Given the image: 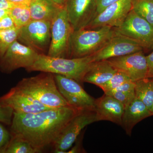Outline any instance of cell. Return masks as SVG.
Segmentation results:
<instances>
[{
  "instance_id": "ba28073f",
  "label": "cell",
  "mask_w": 153,
  "mask_h": 153,
  "mask_svg": "<svg viewBox=\"0 0 153 153\" xmlns=\"http://www.w3.org/2000/svg\"><path fill=\"white\" fill-rule=\"evenodd\" d=\"M57 88L70 106L79 110H94L95 100L74 79L54 74Z\"/></svg>"
},
{
  "instance_id": "4dcf8cb0",
  "label": "cell",
  "mask_w": 153,
  "mask_h": 153,
  "mask_svg": "<svg viewBox=\"0 0 153 153\" xmlns=\"http://www.w3.org/2000/svg\"><path fill=\"white\" fill-rule=\"evenodd\" d=\"M152 51L147 56H146L148 66L147 78L153 79V46Z\"/></svg>"
},
{
  "instance_id": "ac0fdd59",
  "label": "cell",
  "mask_w": 153,
  "mask_h": 153,
  "mask_svg": "<svg viewBox=\"0 0 153 153\" xmlns=\"http://www.w3.org/2000/svg\"><path fill=\"white\" fill-rule=\"evenodd\" d=\"M117 70L107 60L94 62L83 78V82L101 86L113 76Z\"/></svg>"
},
{
  "instance_id": "e575fe53",
  "label": "cell",
  "mask_w": 153,
  "mask_h": 153,
  "mask_svg": "<svg viewBox=\"0 0 153 153\" xmlns=\"http://www.w3.org/2000/svg\"><path fill=\"white\" fill-rule=\"evenodd\" d=\"M53 1L58 5L62 7H64V4L66 1V0H53Z\"/></svg>"
},
{
  "instance_id": "9a60e30c",
  "label": "cell",
  "mask_w": 153,
  "mask_h": 153,
  "mask_svg": "<svg viewBox=\"0 0 153 153\" xmlns=\"http://www.w3.org/2000/svg\"><path fill=\"white\" fill-rule=\"evenodd\" d=\"M0 105L9 107L14 112L20 114L37 113L53 108L42 104L15 86L0 97Z\"/></svg>"
},
{
  "instance_id": "1f68e13d",
  "label": "cell",
  "mask_w": 153,
  "mask_h": 153,
  "mask_svg": "<svg viewBox=\"0 0 153 153\" xmlns=\"http://www.w3.org/2000/svg\"><path fill=\"white\" fill-rule=\"evenodd\" d=\"M15 5L10 2L8 0H0V9L10 10Z\"/></svg>"
},
{
  "instance_id": "8992f818",
  "label": "cell",
  "mask_w": 153,
  "mask_h": 153,
  "mask_svg": "<svg viewBox=\"0 0 153 153\" xmlns=\"http://www.w3.org/2000/svg\"><path fill=\"white\" fill-rule=\"evenodd\" d=\"M51 39V22L32 20L19 28L17 40L39 54L47 55Z\"/></svg>"
},
{
  "instance_id": "52a82bcc",
  "label": "cell",
  "mask_w": 153,
  "mask_h": 153,
  "mask_svg": "<svg viewBox=\"0 0 153 153\" xmlns=\"http://www.w3.org/2000/svg\"><path fill=\"white\" fill-rule=\"evenodd\" d=\"M94 110H79L68 123L52 146L55 153H64L71 147L85 127L96 122Z\"/></svg>"
},
{
  "instance_id": "6da1fadb",
  "label": "cell",
  "mask_w": 153,
  "mask_h": 153,
  "mask_svg": "<svg viewBox=\"0 0 153 153\" xmlns=\"http://www.w3.org/2000/svg\"><path fill=\"white\" fill-rule=\"evenodd\" d=\"M79 111L68 106L35 114L14 112L11 134L22 137L41 152L44 148L53 143Z\"/></svg>"
},
{
  "instance_id": "7402d4cb",
  "label": "cell",
  "mask_w": 153,
  "mask_h": 153,
  "mask_svg": "<svg viewBox=\"0 0 153 153\" xmlns=\"http://www.w3.org/2000/svg\"><path fill=\"white\" fill-rule=\"evenodd\" d=\"M39 153L31 144L22 137L11 134V137L0 153Z\"/></svg>"
},
{
  "instance_id": "8fae6325",
  "label": "cell",
  "mask_w": 153,
  "mask_h": 153,
  "mask_svg": "<svg viewBox=\"0 0 153 153\" xmlns=\"http://www.w3.org/2000/svg\"><path fill=\"white\" fill-rule=\"evenodd\" d=\"M107 60L118 71L126 74L133 82L147 78V63L144 51L113 57Z\"/></svg>"
},
{
  "instance_id": "3957f363",
  "label": "cell",
  "mask_w": 153,
  "mask_h": 153,
  "mask_svg": "<svg viewBox=\"0 0 153 153\" xmlns=\"http://www.w3.org/2000/svg\"><path fill=\"white\" fill-rule=\"evenodd\" d=\"M15 87L49 107L71 106L59 92L52 73L41 72L36 76L23 78Z\"/></svg>"
},
{
  "instance_id": "30bf717a",
  "label": "cell",
  "mask_w": 153,
  "mask_h": 153,
  "mask_svg": "<svg viewBox=\"0 0 153 153\" xmlns=\"http://www.w3.org/2000/svg\"><path fill=\"white\" fill-rule=\"evenodd\" d=\"M39 53L17 40L14 41L0 60V70L10 74L20 68L25 69L33 66Z\"/></svg>"
},
{
  "instance_id": "277c9868",
  "label": "cell",
  "mask_w": 153,
  "mask_h": 153,
  "mask_svg": "<svg viewBox=\"0 0 153 153\" xmlns=\"http://www.w3.org/2000/svg\"><path fill=\"white\" fill-rule=\"evenodd\" d=\"M117 34L115 28L109 26L74 30L70 39V58L93 55Z\"/></svg>"
},
{
  "instance_id": "836d02e7",
  "label": "cell",
  "mask_w": 153,
  "mask_h": 153,
  "mask_svg": "<svg viewBox=\"0 0 153 153\" xmlns=\"http://www.w3.org/2000/svg\"><path fill=\"white\" fill-rule=\"evenodd\" d=\"M10 13V10L0 9V19Z\"/></svg>"
},
{
  "instance_id": "44dd1931",
  "label": "cell",
  "mask_w": 153,
  "mask_h": 153,
  "mask_svg": "<svg viewBox=\"0 0 153 153\" xmlns=\"http://www.w3.org/2000/svg\"><path fill=\"white\" fill-rule=\"evenodd\" d=\"M135 82L131 80L125 82L118 87L105 94L111 96L116 99L125 108L135 98Z\"/></svg>"
},
{
  "instance_id": "d590c367",
  "label": "cell",
  "mask_w": 153,
  "mask_h": 153,
  "mask_svg": "<svg viewBox=\"0 0 153 153\" xmlns=\"http://www.w3.org/2000/svg\"><path fill=\"white\" fill-rule=\"evenodd\" d=\"M150 111L151 114H152V116L153 115V103L152 104V107H151L150 109Z\"/></svg>"
},
{
  "instance_id": "7c38bea8",
  "label": "cell",
  "mask_w": 153,
  "mask_h": 153,
  "mask_svg": "<svg viewBox=\"0 0 153 153\" xmlns=\"http://www.w3.org/2000/svg\"><path fill=\"white\" fill-rule=\"evenodd\" d=\"M144 50L142 45L137 41L117 33L101 49L91 56L94 62H96Z\"/></svg>"
},
{
  "instance_id": "e0dca14e",
  "label": "cell",
  "mask_w": 153,
  "mask_h": 153,
  "mask_svg": "<svg viewBox=\"0 0 153 153\" xmlns=\"http://www.w3.org/2000/svg\"><path fill=\"white\" fill-rule=\"evenodd\" d=\"M152 116L150 111L146 105L137 98L125 108L122 126L127 134L130 135L134 126L143 120Z\"/></svg>"
},
{
  "instance_id": "d6a6232c",
  "label": "cell",
  "mask_w": 153,
  "mask_h": 153,
  "mask_svg": "<svg viewBox=\"0 0 153 153\" xmlns=\"http://www.w3.org/2000/svg\"><path fill=\"white\" fill-rule=\"evenodd\" d=\"M8 1L14 4H29L31 0H8Z\"/></svg>"
},
{
  "instance_id": "ffe728a7",
  "label": "cell",
  "mask_w": 153,
  "mask_h": 153,
  "mask_svg": "<svg viewBox=\"0 0 153 153\" xmlns=\"http://www.w3.org/2000/svg\"><path fill=\"white\" fill-rule=\"evenodd\" d=\"M135 83L136 98L142 101L150 109L153 103V79L145 78Z\"/></svg>"
},
{
  "instance_id": "f546056e",
  "label": "cell",
  "mask_w": 153,
  "mask_h": 153,
  "mask_svg": "<svg viewBox=\"0 0 153 153\" xmlns=\"http://www.w3.org/2000/svg\"><path fill=\"white\" fill-rule=\"evenodd\" d=\"M118 1L119 0H96L97 15L102 12L107 7Z\"/></svg>"
},
{
  "instance_id": "7a4b0ae2",
  "label": "cell",
  "mask_w": 153,
  "mask_h": 153,
  "mask_svg": "<svg viewBox=\"0 0 153 153\" xmlns=\"http://www.w3.org/2000/svg\"><path fill=\"white\" fill-rule=\"evenodd\" d=\"M93 62L91 55L79 58H65L39 54L33 66L26 70L28 72L37 71L60 74L74 79L82 85L84 76Z\"/></svg>"
},
{
  "instance_id": "cb8c5ba5",
  "label": "cell",
  "mask_w": 153,
  "mask_h": 153,
  "mask_svg": "<svg viewBox=\"0 0 153 153\" xmlns=\"http://www.w3.org/2000/svg\"><path fill=\"white\" fill-rule=\"evenodd\" d=\"M132 10L153 26V0H132Z\"/></svg>"
},
{
  "instance_id": "d4e9b609",
  "label": "cell",
  "mask_w": 153,
  "mask_h": 153,
  "mask_svg": "<svg viewBox=\"0 0 153 153\" xmlns=\"http://www.w3.org/2000/svg\"><path fill=\"white\" fill-rule=\"evenodd\" d=\"M19 29L0 30V60L3 57L11 44L16 40Z\"/></svg>"
},
{
  "instance_id": "d6986e66",
  "label": "cell",
  "mask_w": 153,
  "mask_h": 153,
  "mask_svg": "<svg viewBox=\"0 0 153 153\" xmlns=\"http://www.w3.org/2000/svg\"><path fill=\"white\" fill-rule=\"evenodd\" d=\"M29 5L32 20L51 22L63 7L53 0H31Z\"/></svg>"
},
{
  "instance_id": "4316f807",
  "label": "cell",
  "mask_w": 153,
  "mask_h": 153,
  "mask_svg": "<svg viewBox=\"0 0 153 153\" xmlns=\"http://www.w3.org/2000/svg\"><path fill=\"white\" fill-rule=\"evenodd\" d=\"M13 114L11 108L0 105V123L11 125Z\"/></svg>"
},
{
  "instance_id": "4fadbf2b",
  "label": "cell",
  "mask_w": 153,
  "mask_h": 153,
  "mask_svg": "<svg viewBox=\"0 0 153 153\" xmlns=\"http://www.w3.org/2000/svg\"><path fill=\"white\" fill-rule=\"evenodd\" d=\"M132 10V0H119L97 14L84 29H95L105 26L120 27Z\"/></svg>"
},
{
  "instance_id": "5b68a950",
  "label": "cell",
  "mask_w": 153,
  "mask_h": 153,
  "mask_svg": "<svg viewBox=\"0 0 153 153\" xmlns=\"http://www.w3.org/2000/svg\"><path fill=\"white\" fill-rule=\"evenodd\" d=\"M73 31L63 7L51 22V43L47 55L70 58V41Z\"/></svg>"
},
{
  "instance_id": "603a6c76",
  "label": "cell",
  "mask_w": 153,
  "mask_h": 153,
  "mask_svg": "<svg viewBox=\"0 0 153 153\" xmlns=\"http://www.w3.org/2000/svg\"><path fill=\"white\" fill-rule=\"evenodd\" d=\"M10 14L18 29L24 27L32 20L29 4L15 5L10 9Z\"/></svg>"
},
{
  "instance_id": "f1b7e54d",
  "label": "cell",
  "mask_w": 153,
  "mask_h": 153,
  "mask_svg": "<svg viewBox=\"0 0 153 153\" xmlns=\"http://www.w3.org/2000/svg\"><path fill=\"white\" fill-rule=\"evenodd\" d=\"M11 137V133L9 132L0 123V151L8 143Z\"/></svg>"
},
{
  "instance_id": "5bb4252c",
  "label": "cell",
  "mask_w": 153,
  "mask_h": 153,
  "mask_svg": "<svg viewBox=\"0 0 153 153\" xmlns=\"http://www.w3.org/2000/svg\"><path fill=\"white\" fill-rule=\"evenodd\" d=\"M64 7L74 30L84 29L97 15L96 0H66Z\"/></svg>"
},
{
  "instance_id": "2e32d148",
  "label": "cell",
  "mask_w": 153,
  "mask_h": 153,
  "mask_svg": "<svg viewBox=\"0 0 153 153\" xmlns=\"http://www.w3.org/2000/svg\"><path fill=\"white\" fill-rule=\"evenodd\" d=\"M124 109V105L111 96L104 94L95 100L97 121H109L122 126Z\"/></svg>"
},
{
  "instance_id": "83f0119b",
  "label": "cell",
  "mask_w": 153,
  "mask_h": 153,
  "mask_svg": "<svg viewBox=\"0 0 153 153\" xmlns=\"http://www.w3.org/2000/svg\"><path fill=\"white\" fill-rule=\"evenodd\" d=\"M17 28L10 13L0 19V30H12Z\"/></svg>"
},
{
  "instance_id": "484cf974",
  "label": "cell",
  "mask_w": 153,
  "mask_h": 153,
  "mask_svg": "<svg viewBox=\"0 0 153 153\" xmlns=\"http://www.w3.org/2000/svg\"><path fill=\"white\" fill-rule=\"evenodd\" d=\"M131 79L122 71H117L116 73L107 82L100 86L104 93L109 92L118 87L125 82L131 81Z\"/></svg>"
},
{
  "instance_id": "9c48e42d",
  "label": "cell",
  "mask_w": 153,
  "mask_h": 153,
  "mask_svg": "<svg viewBox=\"0 0 153 153\" xmlns=\"http://www.w3.org/2000/svg\"><path fill=\"white\" fill-rule=\"evenodd\" d=\"M117 33L137 41L145 50L153 46V26L132 10L123 23L115 28Z\"/></svg>"
}]
</instances>
